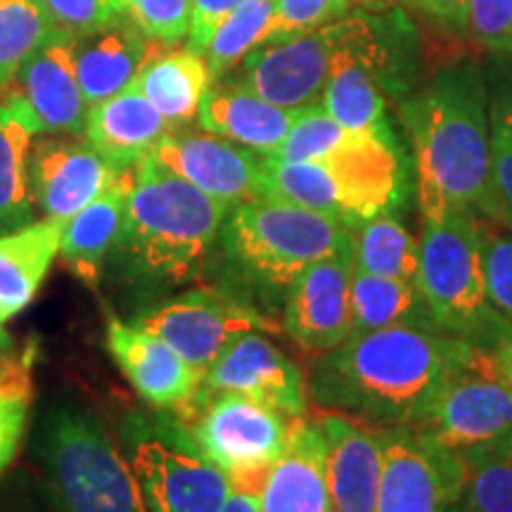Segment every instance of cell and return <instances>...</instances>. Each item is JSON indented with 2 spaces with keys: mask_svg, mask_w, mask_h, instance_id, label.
Here are the masks:
<instances>
[{
  "mask_svg": "<svg viewBox=\"0 0 512 512\" xmlns=\"http://www.w3.org/2000/svg\"><path fill=\"white\" fill-rule=\"evenodd\" d=\"M475 347L470 339L425 325L363 332L320 354L306 389L325 411L380 427H415Z\"/></svg>",
  "mask_w": 512,
  "mask_h": 512,
  "instance_id": "6da1fadb",
  "label": "cell"
},
{
  "mask_svg": "<svg viewBox=\"0 0 512 512\" xmlns=\"http://www.w3.org/2000/svg\"><path fill=\"white\" fill-rule=\"evenodd\" d=\"M413 143L422 219L482 207L498 214L491 190L489 93L472 62L441 67L401 105Z\"/></svg>",
  "mask_w": 512,
  "mask_h": 512,
  "instance_id": "7a4b0ae2",
  "label": "cell"
},
{
  "mask_svg": "<svg viewBox=\"0 0 512 512\" xmlns=\"http://www.w3.org/2000/svg\"><path fill=\"white\" fill-rule=\"evenodd\" d=\"M230 209L147 155L133 171L114 249L133 280L188 283L207 264Z\"/></svg>",
  "mask_w": 512,
  "mask_h": 512,
  "instance_id": "3957f363",
  "label": "cell"
},
{
  "mask_svg": "<svg viewBox=\"0 0 512 512\" xmlns=\"http://www.w3.org/2000/svg\"><path fill=\"white\" fill-rule=\"evenodd\" d=\"M401 159L396 140L354 133L347 145L318 162H278L264 157L259 197L323 211L356 228L401 200Z\"/></svg>",
  "mask_w": 512,
  "mask_h": 512,
  "instance_id": "277c9868",
  "label": "cell"
},
{
  "mask_svg": "<svg viewBox=\"0 0 512 512\" xmlns=\"http://www.w3.org/2000/svg\"><path fill=\"white\" fill-rule=\"evenodd\" d=\"M221 238L228 259L254 283L290 287L316 261L354 245V228L323 211L254 197L230 209Z\"/></svg>",
  "mask_w": 512,
  "mask_h": 512,
  "instance_id": "5b68a950",
  "label": "cell"
},
{
  "mask_svg": "<svg viewBox=\"0 0 512 512\" xmlns=\"http://www.w3.org/2000/svg\"><path fill=\"white\" fill-rule=\"evenodd\" d=\"M415 283L432 323L448 335L494 349L512 330L486 297L482 245L472 211L422 219Z\"/></svg>",
  "mask_w": 512,
  "mask_h": 512,
  "instance_id": "8992f818",
  "label": "cell"
},
{
  "mask_svg": "<svg viewBox=\"0 0 512 512\" xmlns=\"http://www.w3.org/2000/svg\"><path fill=\"white\" fill-rule=\"evenodd\" d=\"M43 463L64 512H150L131 465L93 415H48Z\"/></svg>",
  "mask_w": 512,
  "mask_h": 512,
  "instance_id": "52a82bcc",
  "label": "cell"
},
{
  "mask_svg": "<svg viewBox=\"0 0 512 512\" xmlns=\"http://www.w3.org/2000/svg\"><path fill=\"white\" fill-rule=\"evenodd\" d=\"M415 427L467 470L477 460L512 451V387L494 351L477 344Z\"/></svg>",
  "mask_w": 512,
  "mask_h": 512,
  "instance_id": "ba28073f",
  "label": "cell"
},
{
  "mask_svg": "<svg viewBox=\"0 0 512 512\" xmlns=\"http://www.w3.org/2000/svg\"><path fill=\"white\" fill-rule=\"evenodd\" d=\"M190 408V448L219 465L233 486L256 484L261 491L290 437V418L242 394H195Z\"/></svg>",
  "mask_w": 512,
  "mask_h": 512,
  "instance_id": "9c48e42d",
  "label": "cell"
},
{
  "mask_svg": "<svg viewBox=\"0 0 512 512\" xmlns=\"http://www.w3.org/2000/svg\"><path fill=\"white\" fill-rule=\"evenodd\" d=\"M382 430L377 512H444L463 498L467 465L413 425Z\"/></svg>",
  "mask_w": 512,
  "mask_h": 512,
  "instance_id": "30bf717a",
  "label": "cell"
},
{
  "mask_svg": "<svg viewBox=\"0 0 512 512\" xmlns=\"http://www.w3.org/2000/svg\"><path fill=\"white\" fill-rule=\"evenodd\" d=\"M131 323L162 339L202 373L238 337L271 330V323L247 304L214 290L176 294L138 313Z\"/></svg>",
  "mask_w": 512,
  "mask_h": 512,
  "instance_id": "8fae6325",
  "label": "cell"
},
{
  "mask_svg": "<svg viewBox=\"0 0 512 512\" xmlns=\"http://www.w3.org/2000/svg\"><path fill=\"white\" fill-rule=\"evenodd\" d=\"M344 36V17L325 27L268 38L242 60L233 83L285 110H302L323 98L332 62Z\"/></svg>",
  "mask_w": 512,
  "mask_h": 512,
  "instance_id": "7c38bea8",
  "label": "cell"
},
{
  "mask_svg": "<svg viewBox=\"0 0 512 512\" xmlns=\"http://www.w3.org/2000/svg\"><path fill=\"white\" fill-rule=\"evenodd\" d=\"M150 512H221L235 486L195 448L140 439L128 458Z\"/></svg>",
  "mask_w": 512,
  "mask_h": 512,
  "instance_id": "4fadbf2b",
  "label": "cell"
},
{
  "mask_svg": "<svg viewBox=\"0 0 512 512\" xmlns=\"http://www.w3.org/2000/svg\"><path fill=\"white\" fill-rule=\"evenodd\" d=\"M351 278L354 245L316 261L287 287L285 332L309 354H328L354 335Z\"/></svg>",
  "mask_w": 512,
  "mask_h": 512,
  "instance_id": "5bb4252c",
  "label": "cell"
},
{
  "mask_svg": "<svg viewBox=\"0 0 512 512\" xmlns=\"http://www.w3.org/2000/svg\"><path fill=\"white\" fill-rule=\"evenodd\" d=\"M242 394L297 420L306 413V380L292 358L266 337L249 332L235 339L204 370L197 394Z\"/></svg>",
  "mask_w": 512,
  "mask_h": 512,
  "instance_id": "9a60e30c",
  "label": "cell"
},
{
  "mask_svg": "<svg viewBox=\"0 0 512 512\" xmlns=\"http://www.w3.org/2000/svg\"><path fill=\"white\" fill-rule=\"evenodd\" d=\"M150 155L176 176L230 207L254 200L261 192L264 155L216 133L169 131Z\"/></svg>",
  "mask_w": 512,
  "mask_h": 512,
  "instance_id": "2e32d148",
  "label": "cell"
},
{
  "mask_svg": "<svg viewBox=\"0 0 512 512\" xmlns=\"http://www.w3.org/2000/svg\"><path fill=\"white\" fill-rule=\"evenodd\" d=\"M29 152V188L46 219H72L117 178L88 143L41 133Z\"/></svg>",
  "mask_w": 512,
  "mask_h": 512,
  "instance_id": "e0dca14e",
  "label": "cell"
},
{
  "mask_svg": "<svg viewBox=\"0 0 512 512\" xmlns=\"http://www.w3.org/2000/svg\"><path fill=\"white\" fill-rule=\"evenodd\" d=\"M17 95L50 136L83 133L88 102L76 76V34L57 27L17 74Z\"/></svg>",
  "mask_w": 512,
  "mask_h": 512,
  "instance_id": "ac0fdd59",
  "label": "cell"
},
{
  "mask_svg": "<svg viewBox=\"0 0 512 512\" xmlns=\"http://www.w3.org/2000/svg\"><path fill=\"white\" fill-rule=\"evenodd\" d=\"M316 422L328 446L332 512H377L382 477V430L347 413L325 411Z\"/></svg>",
  "mask_w": 512,
  "mask_h": 512,
  "instance_id": "d6986e66",
  "label": "cell"
},
{
  "mask_svg": "<svg viewBox=\"0 0 512 512\" xmlns=\"http://www.w3.org/2000/svg\"><path fill=\"white\" fill-rule=\"evenodd\" d=\"M107 349L133 389L157 408H185L200 392L202 370L128 320L107 316Z\"/></svg>",
  "mask_w": 512,
  "mask_h": 512,
  "instance_id": "ffe728a7",
  "label": "cell"
},
{
  "mask_svg": "<svg viewBox=\"0 0 512 512\" xmlns=\"http://www.w3.org/2000/svg\"><path fill=\"white\" fill-rule=\"evenodd\" d=\"M259 512H332L328 446L316 420H292L285 451L261 484Z\"/></svg>",
  "mask_w": 512,
  "mask_h": 512,
  "instance_id": "44dd1931",
  "label": "cell"
},
{
  "mask_svg": "<svg viewBox=\"0 0 512 512\" xmlns=\"http://www.w3.org/2000/svg\"><path fill=\"white\" fill-rule=\"evenodd\" d=\"M169 131V121L133 83L88 107L83 126L86 143L117 171L138 166Z\"/></svg>",
  "mask_w": 512,
  "mask_h": 512,
  "instance_id": "7402d4cb",
  "label": "cell"
},
{
  "mask_svg": "<svg viewBox=\"0 0 512 512\" xmlns=\"http://www.w3.org/2000/svg\"><path fill=\"white\" fill-rule=\"evenodd\" d=\"M294 117V110L273 105L233 81L209 86L197 112L204 131L233 140L264 157H273L283 145Z\"/></svg>",
  "mask_w": 512,
  "mask_h": 512,
  "instance_id": "603a6c76",
  "label": "cell"
},
{
  "mask_svg": "<svg viewBox=\"0 0 512 512\" xmlns=\"http://www.w3.org/2000/svg\"><path fill=\"white\" fill-rule=\"evenodd\" d=\"M133 171L136 166L119 171L117 178L91 204L76 211L72 219L64 223L57 256L88 287H98L107 256L117 247L128 192L133 185Z\"/></svg>",
  "mask_w": 512,
  "mask_h": 512,
  "instance_id": "cb8c5ba5",
  "label": "cell"
},
{
  "mask_svg": "<svg viewBox=\"0 0 512 512\" xmlns=\"http://www.w3.org/2000/svg\"><path fill=\"white\" fill-rule=\"evenodd\" d=\"M126 15L110 27L76 36V76L88 107L131 86L140 67L159 50Z\"/></svg>",
  "mask_w": 512,
  "mask_h": 512,
  "instance_id": "d4e9b609",
  "label": "cell"
},
{
  "mask_svg": "<svg viewBox=\"0 0 512 512\" xmlns=\"http://www.w3.org/2000/svg\"><path fill=\"white\" fill-rule=\"evenodd\" d=\"M62 219H43L0 235V325L34 302L60 249Z\"/></svg>",
  "mask_w": 512,
  "mask_h": 512,
  "instance_id": "484cf974",
  "label": "cell"
},
{
  "mask_svg": "<svg viewBox=\"0 0 512 512\" xmlns=\"http://www.w3.org/2000/svg\"><path fill=\"white\" fill-rule=\"evenodd\" d=\"M211 81L214 79L204 55L188 46L181 50H159L152 55L140 67L133 86L174 128L197 117Z\"/></svg>",
  "mask_w": 512,
  "mask_h": 512,
  "instance_id": "4316f807",
  "label": "cell"
},
{
  "mask_svg": "<svg viewBox=\"0 0 512 512\" xmlns=\"http://www.w3.org/2000/svg\"><path fill=\"white\" fill-rule=\"evenodd\" d=\"M41 136L29 107L17 95L0 105V235L34 223V197L29 188V152Z\"/></svg>",
  "mask_w": 512,
  "mask_h": 512,
  "instance_id": "83f0119b",
  "label": "cell"
},
{
  "mask_svg": "<svg viewBox=\"0 0 512 512\" xmlns=\"http://www.w3.org/2000/svg\"><path fill=\"white\" fill-rule=\"evenodd\" d=\"M351 323H354V335L392 328V325L437 328L425 309L415 280L380 278L356 268L351 278Z\"/></svg>",
  "mask_w": 512,
  "mask_h": 512,
  "instance_id": "f1b7e54d",
  "label": "cell"
},
{
  "mask_svg": "<svg viewBox=\"0 0 512 512\" xmlns=\"http://www.w3.org/2000/svg\"><path fill=\"white\" fill-rule=\"evenodd\" d=\"M354 268L368 275L415 280L420 268V240L406 223L384 211L354 228Z\"/></svg>",
  "mask_w": 512,
  "mask_h": 512,
  "instance_id": "f546056e",
  "label": "cell"
},
{
  "mask_svg": "<svg viewBox=\"0 0 512 512\" xmlns=\"http://www.w3.org/2000/svg\"><path fill=\"white\" fill-rule=\"evenodd\" d=\"M273 27L275 0H245L238 10L230 12L202 53L211 79H221L238 69L249 53L273 36Z\"/></svg>",
  "mask_w": 512,
  "mask_h": 512,
  "instance_id": "4dcf8cb0",
  "label": "cell"
},
{
  "mask_svg": "<svg viewBox=\"0 0 512 512\" xmlns=\"http://www.w3.org/2000/svg\"><path fill=\"white\" fill-rule=\"evenodd\" d=\"M55 29L43 0H0V88L17 79Z\"/></svg>",
  "mask_w": 512,
  "mask_h": 512,
  "instance_id": "1f68e13d",
  "label": "cell"
},
{
  "mask_svg": "<svg viewBox=\"0 0 512 512\" xmlns=\"http://www.w3.org/2000/svg\"><path fill=\"white\" fill-rule=\"evenodd\" d=\"M351 138H354V133L339 126L325 112V107L316 102V105L297 110L290 133L271 159H278V162H318V159L330 157L339 147L347 145Z\"/></svg>",
  "mask_w": 512,
  "mask_h": 512,
  "instance_id": "d6a6232c",
  "label": "cell"
},
{
  "mask_svg": "<svg viewBox=\"0 0 512 512\" xmlns=\"http://www.w3.org/2000/svg\"><path fill=\"white\" fill-rule=\"evenodd\" d=\"M475 223L482 245L486 297L491 309L512 328V235L479 216Z\"/></svg>",
  "mask_w": 512,
  "mask_h": 512,
  "instance_id": "836d02e7",
  "label": "cell"
},
{
  "mask_svg": "<svg viewBox=\"0 0 512 512\" xmlns=\"http://www.w3.org/2000/svg\"><path fill=\"white\" fill-rule=\"evenodd\" d=\"M491 190H494L498 216L512 214V79L491 95Z\"/></svg>",
  "mask_w": 512,
  "mask_h": 512,
  "instance_id": "e575fe53",
  "label": "cell"
},
{
  "mask_svg": "<svg viewBox=\"0 0 512 512\" xmlns=\"http://www.w3.org/2000/svg\"><path fill=\"white\" fill-rule=\"evenodd\" d=\"M31 358L15 363L8 380L0 384V475L15 460L31 406Z\"/></svg>",
  "mask_w": 512,
  "mask_h": 512,
  "instance_id": "d590c367",
  "label": "cell"
},
{
  "mask_svg": "<svg viewBox=\"0 0 512 512\" xmlns=\"http://www.w3.org/2000/svg\"><path fill=\"white\" fill-rule=\"evenodd\" d=\"M124 15L159 46H176L190 36L192 0H119Z\"/></svg>",
  "mask_w": 512,
  "mask_h": 512,
  "instance_id": "8d00e7d4",
  "label": "cell"
},
{
  "mask_svg": "<svg viewBox=\"0 0 512 512\" xmlns=\"http://www.w3.org/2000/svg\"><path fill=\"white\" fill-rule=\"evenodd\" d=\"M463 498L477 512H512V451L470 465Z\"/></svg>",
  "mask_w": 512,
  "mask_h": 512,
  "instance_id": "74e56055",
  "label": "cell"
},
{
  "mask_svg": "<svg viewBox=\"0 0 512 512\" xmlns=\"http://www.w3.org/2000/svg\"><path fill=\"white\" fill-rule=\"evenodd\" d=\"M351 0H275V27L271 38L320 29L347 17Z\"/></svg>",
  "mask_w": 512,
  "mask_h": 512,
  "instance_id": "f35d334b",
  "label": "cell"
},
{
  "mask_svg": "<svg viewBox=\"0 0 512 512\" xmlns=\"http://www.w3.org/2000/svg\"><path fill=\"white\" fill-rule=\"evenodd\" d=\"M467 34L489 53L512 57V0H470Z\"/></svg>",
  "mask_w": 512,
  "mask_h": 512,
  "instance_id": "ab89813d",
  "label": "cell"
},
{
  "mask_svg": "<svg viewBox=\"0 0 512 512\" xmlns=\"http://www.w3.org/2000/svg\"><path fill=\"white\" fill-rule=\"evenodd\" d=\"M43 3L55 27L72 31L76 36L93 34L124 17L119 0H43Z\"/></svg>",
  "mask_w": 512,
  "mask_h": 512,
  "instance_id": "60d3db41",
  "label": "cell"
},
{
  "mask_svg": "<svg viewBox=\"0 0 512 512\" xmlns=\"http://www.w3.org/2000/svg\"><path fill=\"white\" fill-rule=\"evenodd\" d=\"M242 3L245 0H192L188 46L197 53H204L216 29L223 24V19L233 10H238Z\"/></svg>",
  "mask_w": 512,
  "mask_h": 512,
  "instance_id": "b9f144b4",
  "label": "cell"
},
{
  "mask_svg": "<svg viewBox=\"0 0 512 512\" xmlns=\"http://www.w3.org/2000/svg\"><path fill=\"white\" fill-rule=\"evenodd\" d=\"M413 3L439 27L453 31V34H467L470 0H413Z\"/></svg>",
  "mask_w": 512,
  "mask_h": 512,
  "instance_id": "7bdbcfd3",
  "label": "cell"
},
{
  "mask_svg": "<svg viewBox=\"0 0 512 512\" xmlns=\"http://www.w3.org/2000/svg\"><path fill=\"white\" fill-rule=\"evenodd\" d=\"M221 512H259V494L235 489Z\"/></svg>",
  "mask_w": 512,
  "mask_h": 512,
  "instance_id": "ee69618b",
  "label": "cell"
},
{
  "mask_svg": "<svg viewBox=\"0 0 512 512\" xmlns=\"http://www.w3.org/2000/svg\"><path fill=\"white\" fill-rule=\"evenodd\" d=\"M491 351H494L496 363H498V368H501L503 377L510 382V387H512V330Z\"/></svg>",
  "mask_w": 512,
  "mask_h": 512,
  "instance_id": "f6af8a7d",
  "label": "cell"
},
{
  "mask_svg": "<svg viewBox=\"0 0 512 512\" xmlns=\"http://www.w3.org/2000/svg\"><path fill=\"white\" fill-rule=\"evenodd\" d=\"M389 3H392V0H351V5H361V8L366 10H382L387 8Z\"/></svg>",
  "mask_w": 512,
  "mask_h": 512,
  "instance_id": "bcb514c9",
  "label": "cell"
},
{
  "mask_svg": "<svg viewBox=\"0 0 512 512\" xmlns=\"http://www.w3.org/2000/svg\"><path fill=\"white\" fill-rule=\"evenodd\" d=\"M12 351V337L8 335V330L0 325V356H8Z\"/></svg>",
  "mask_w": 512,
  "mask_h": 512,
  "instance_id": "7dc6e473",
  "label": "cell"
},
{
  "mask_svg": "<svg viewBox=\"0 0 512 512\" xmlns=\"http://www.w3.org/2000/svg\"><path fill=\"white\" fill-rule=\"evenodd\" d=\"M444 512H477V510L472 508V505H467V503H465V498H460V501H456V503L448 505V508H446Z\"/></svg>",
  "mask_w": 512,
  "mask_h": 512,
  "instance_id": "c3c4849f",
  "label": "cell"
},
{
  "mask_svg": "<svg viewBox=\"0 0 512 512\" xmlns=\"http://www.w3.org/2000/svg\"><path fill=\"white\" fill-rule=\"evenodd\" d=\"M5 356H0V384H3L5 380H8L10 377V373H12V368H15V363H8V361H3Z\"/></svg>",
  "mask_w": 512,
  "mask_h": 512,
  "instance_id": "681fc988",
  "label": "cell"
}]
</instances>
